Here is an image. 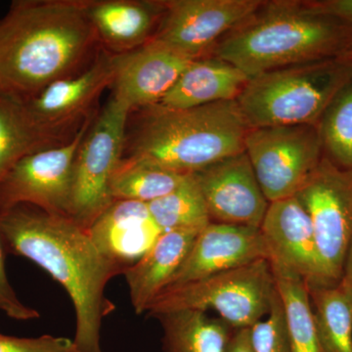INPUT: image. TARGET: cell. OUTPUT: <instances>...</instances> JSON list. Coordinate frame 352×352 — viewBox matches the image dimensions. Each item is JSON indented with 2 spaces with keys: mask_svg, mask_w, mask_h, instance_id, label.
<instances>
[{
  "mask_svg": "<svg viewBox=\"0 0 352 352\" xmlns=\"http://www.w3.org/2000/svg\"><path fill=\"white\" fill-rule=\"evenodd\" d=\"M6 243L0 231V310L15 320H32L41 317L38 310L27 307L16 295L6 268Z\"/></svg>",
  "mask_w": 352,
  "mask_h": 352,
  "instance_id": "f546056e",
  "label": "cell"
},
{
  "mask_svg": "<svg viewBox=\"0 0 352 352\" xmlns=\"http://www.w3.org/2000/svg\"><path fill=\"white\" fill-rule=\"evenodd\" d=\"M98 36L87 0H18L0 19V91L29 98L83 71Z\"/></svg>",
  "mask_w": 352,
  "mask_h": 352,
  "instance_id": "7a4b0ae2",
  "label": "cell"
},
{
  "mask_svg": "<svg viewBox=\"0 0 352 352\" xmlns=\"http://www.w3.org/2000/svg\"><path fill=\"white\" fill-rule=\"evenodd\" d=\"M317 129L326 157L352 170V78L329 104Z\"/></svg>",
  "mask_w": 352,
  "mask_h": 352,
  "instance_id": "4316f807",
  "label": "cell"
},
{
  "mask_svg": "<svg viewBox=\"0 0 352 352\" xmlns=\"http://www.w3.org/2000/svg\"><path fill=\"white\" fill-rule=\"evenodd\" d=\"M351 78L349 58L284 67L250 78L238 96V105L251 129L317 126L333 97Z\"/></svg>",
  "mask_w": 352,
  "mask_h": 352,
  "instance_id": "5b68a950",
  "label": "cell"
},
{
  "mask_svg": "<svg viewBox=\"0 0 352 352\" xmlns=\"http://www.w3.org/2000/svg\"><path fill=\"white\" fill-rule=\"evenodd\" d=\"M0 231L7 252L30 259L66 289L75 307L76 352H103L102 324L116 308L106 286L120 272L87 231L69 217L29 205L0 214Z\"/></svg>",
  "mask_w": 352,
  "mask_h": 352,
  "instance_id": "6da1fadb",
  "label": "cell"
},
{
  "mask_svg": "<svg viewBox=\"0 0 352 352\" xmlns=\"http://www.w3.org/2000/svg\"><path fill=\"white\" fill-rule=\"evenodd\" d=\"M308 292L315 326L324 351L352 352L351 296L340 283L308 287Z\"/></svg>",
  "mask_w": 352,
  "mask_h": 352,
  "instance_id": "cb8c5ba5",
  "label": "cell"
},
{
  "mask_svg": "<svg viewBox=\"0 0 352 352\" xmlns=\"http://www.w3.org/2000/svg\"><path fill=\"white\" fill-rule=\"evenodd\" d=\"M147 205L153 220L163 232L201 230L212 222L205 198L192 173L171 193Z\"/></svg>",
  "mask_w": 352,
  "mask_h": 352,
  "instance_id": "d4e9b609",
  "label": "cell"
},
{
  "mask_svg": "<svg viewBox=\"0 0 352 352\" xmlns=\"http://www.w3.org/2000/svg\"><path fill=\"white\" fill-rule=\"evenodd\" d=\"M115 54L102 53L80 73L51 83L29 98L28 110L44 131L61 142H68L89 119L102 92L112 87Z\"/></svg>",
  "mask_w": 352,
  "mask_h": 352,
  "instance_id": "7c38bea8",
  "label": "cell"
},
{
  "mask_svg": "<svg viewBox=\"0 0 352 352\" xmlns=\"http://www.w3.org/2000/svg\"><path fill=\"white\" fill-rule=\"evenodd\" d=\"M261 259L270 261V252L258 227L210 222L197 235L168 287L195 281Z\"/></svg>",
  "mask_w": 352,
  "mask_h": 352,
  "instance_id": "2e32d148",
  "label": "cell"
},
{
  "mask_svg": "<svg viewBox=\"0 0 352 352\" xmlns=\"http://www.w3.org/2000/svg\"><path fill=\"white\" fill-rule=\"evenodd\" d=\"M272 266L261 259L195 281L168 287L147 308L152 316L214 310L234 329L252 328L267 316L276 295Z\"/></svg>",
  "mask_w": 352,
  "mask_h": 352,
  "instance_id": "8992f818",
  "label": "cell"
},
{
  "mask_svg": "<svg viewBox=\"0 0 352 352\" xmlns=\"http://www.w3.org/2000/svg\"><path fill=\"white\" fill-rule=\"evenodd\" d=\"M163 328L164 352H226L235 329L207 312L178 310L155 316Z\"/></svg>",
  "mask_w": 352,
  "mask_h": 352,
  "instance_id": "7402d4cb",
  "label": "cell"
},
{
  "mask_svg": "<svg viewBox=\"0 0 352 352\" xmlns=\"http://www.w3.org/2000/svg\"><path fill=\"white\" fill-rule=\"evenodd\" d=\"M250 78L214 55L194 60L157 105L170 110L237 100Z\"/></svg>",
  "mask_w": 352,
  "mask_h": 352,
  "instance_id": "ffe728a7",
  "label": "cell"
},
{
  "mask_svg": "<svg viewBox=\"0 0 352 352\" xmlns=\"http://www.w3.org/2000/svg\"><path fill=\"white\" fill-rule=\"evenodd\" d=\"M261 0H168L152 39L197 59L252 15Z\"/></svg>",
  "mask_w": 352,
  "mask_h": 352,
  "instance_id": "8fae6325",
  "label": "cell"
},
{
  "mask_svg": "<svg viewBox=\"0 0 352 352\" xmlns=\"http://www.w3.org/2000/svg\"><path fill=\"white\" fill-rule=\"evenodd\" d=\"M295 197L314 227L326 281L339 284L352 239V170L324 156Z\"/></svg>",
  "mask_w": 352,
  "mask_h": 352,
  "instance_id": "ba28073f",
  "label": "cell"
},
{
  "mask_svg": "<svg viewBox=\"0 0 352 352\" xmlns=\"http://www.w3.org/2000/svg\"><path fill=\"white\" fill-rule=\"evenodd\" d=\"M352 54V24L319 1H263L219 39L210 54L254 76L293 65Z\"/></svg>",
  "mask_w": 352,
  "mask_h": 352,
  "instance_id": "3957f363",
  "label": "cell"
},
{
  "mask_svg": "<svg viewBox=\"0 0 352 352\" xmlns=\"http://www.w3.org/2000/svg\"><path fill=\"white\" fill-rule=\"evenodd\" d=\"M92 120H85L68 142L32 153L6 173L0 180V214L29 205L69 217L74 163Z\"/></svg>",
  "mask_w": 352,
  "mask_h": 352,
  "instance_id": "30bf717a",
  "label": "cell"
},
{
  "mask_svg": "<svg viewBox=\"0 0 352 352\" xmlns=\"http://www.w3.org/2000/svg\"><path fill=\"white\" fill-rule=\"evenodd\" d=\"M63 143L36 124L24 99L0 91V180L23 157Z\"/></svg>",
  "mask_w": 352,
  "mask_h": 352,
  "instance_id": "44dd1931",
  "label": "cell"
},
{
  "mask_svg": "<svg viewBox=\"0 0 352 352\" xmlns=\"http://www.w3.org/2000/svg\"><path fill=\"white\" fill-rule=\"evenodd\" d=\"M226 352H254L251 328L235 329Z\"/></svg>",
  "mask_w": 352,
  "mask_h": 352,
  "instance_id": "4dcf8cb0",
  "label": "cell"
},
{
  "mask_svg": "<svg viewBox=\"0 0 352 352\" xmlns=\"http://www.w3.org/2000/svg\"><path fill=\"white\" fill-rule=\"evenodd\" d=\"M87 231L97 250L120 274L138 263L163 233L147 204L129 200L113 201Z\"/></svg>",
  "mask_w": 352,
  "mask_h": 352,
  "instance_id": "e0dca14e",
  "label": "cell"
},
{
  "mask_svg": "<svg viewBox=\"0 0 352 352\" xmlns=\"http://www.w3.org/2000/svg\"><path fill=\"white\" fill-rule=\"evenodd\" d=\"M131 113L126 103L112 95L76 152L69 219L85 230L113 204L111 180L124 157Z\"/></svg>",
  "mask_w": 352,
  "mask_h": 352,
  "instance_id": "52a82bcc",
  "label": "cell"
},
{
  "mask_svg": "<svg viewBox=\"0 0 352 352\" xmlns=\"http://www.w3.org/2000/svg\"><path fill=\"white\" fill-rule=\"evenodd\" d=\"M187 175L126 161L122 157V163L111 180V195L113 201L149 204L171 193L184 182Z\"/></svg>",
  "mask_w": 352,
  "mask_h": 352,
  "instance_id": "484cf974",
  "label": "cell"
},
{
  "mask_svg": "<svg viewBox=\"0 0 352 352\" xmlns=\"http://www.w3.org/2000/svg\"><path fill=\"white\" fill-rule=\"evenodd\" d=\"M270 263L302 278L308 287L328 285L314 227L295 196L271 201L261 227Z\"/></svg>",
  "mask_w": 352,
  "mask_h": 352,
  "instance_id": "9a60e30c",
  "label": "cell"
},
{
  "mask_svg": "<svg viewBox=\"0 0 352 352\" xmlns=\"http://www.w3.org/2000/svg\"><path fill=\"white\" fill-rule=\"evenodd\" d=\"M271 266L283 305L292 352H325L315 326L307 284L280 266Z\"/></svg>",
  "mask_w": 352,
  "mask_h": 352,
  "instance_id": "603a6c76",
  "label": "cell"
},
{
  "mask_svg": "<svg viewBox=\"0 0 352 352\" xmlns=\"http://www.w3.org/2000/svg\"><path fill=\"white\" fill-rule=\"evenodd\" d=\"M212 222L261 227L270 201L245 151L192 173Z\"/></svg>",
  "mask_w": 352,
  "mask_h": 352,
  "instance_id": "4fadbf2b",
  "label": "cell"
},
{
  "mask_svg": "<svg viewBox=\"0 0 352 352\" xmlns=\"http://www.w3.org/2000/svg\"><path fill=\"white\" fill-rule=\"evenodd\" d=\"M0 352H76L74 340L44 335L17 338L0 333Z\"/></svg>",
  "mask_w": 352,
  "mask_h": 352,
  "instance_id": "f1b7e54d",
  "label": "cell"
},
{
  "mask_svg": "<svg viewBox=\"0 0 352 352\" xmlns=\"http://www.w3.org/2000/svg\"><path fill=\"white\" fill-rule=\"evenodd\" d=\"M340 285L352 298V239L351 245H349V251H347Z\"/></svg>",
  "mask_w": 352,
  "mask_h": 352,
  "instance_id": "d6a6232c",
  "label": "cell"
},
{
  "mask_svg": "<svg viewBox=\"0 0 352 352\" xmlns=\"http://www.w3.org/2000/svg\"><path fill=\"white\" fill-rule=\"evenodd\" d=\"M245 152L267 201L295 196L324 157L317 126L250 129Z\"/></svg>",
  "mask_w": 352,
  "mask_h": 352,
  "instance_id": "9c48e42d",
  "label": "cell"
},
{
  "mask_svg": "<svg viewBox=\"0 0 352 352\" xmlns=\"http://www.w3.org/2000/svg\"><path fill=\"white\" fill-rule=\"evenodd\" d=\"M201 230L178 229L159 236L138 263L124 272L136 314H142L170 284Z\"/></svg>",
  "mask_w": 352,
  "mask_h": 352,
  "instance_id": "d6986e66",
  "label": "cell"
},
{
  "mask_svg": "<svg viewBox=\"0 0 352 352\" xmlns=\"http://www.w3.org/2000/svg\"><path fill=\"white\" fill-rule=\"evenodd\" d=\"M87 10L99 41L113 50V54H122L152 39L164 4L140 0H87Z\"/></svg>",
  "mask_w": 352,
  "mask_h": 352,
  "instance_id": "ac0fdd59",
  "label": "cell"
},
{
  "mask_svg": "<svg viewBox=\"0 0 352 352\" xmlns=\"http://www.w3.org/2000/svg\"><path fill=\"white\" fill-rule=\"evenodd\" d=\"M250 129L237 100L183 110L153 106L126 129L124 160L190 175L245 151Z\"/></svg>",
  "mask_w": 352,
  "mask_h": 352,
  "instance_id": "277c9868",
  "label": "cell"
},
{
  "mask_svg": "<svg viewBox=\"0 0 352 352\" xmlns=\"http://www.w3.org/2000/svg\"><path fill=\"white\" fill-rule=\"evenodd\" d=\"M320 4L327 12L352 24V0H326ZM349 59L352 60V54Z\"/></svg>",
  "mask_w": 352,
  "mask_h": 352,
  "instance_id": "1f68e13d",
  "label": "cell"
},
{
  "mask_svg": "<svg viewBox=\"0 0 352 352\" xmlns=\"http://www.w3.org/2000/svg\"><path fill=\"white\" fill-rule=\"evenodd\" d=\"M194 60L155 39L115 54L113 95L131 111L156 106Z\"/></svg>",
  "mask_w": 352,
  "mask_h": 352,
  "instance_id": "5bb4252c",
  "label": "cell"
},
{
  "mask_svg": "<svg viewBox=\"0 0 352 352\" xmlns=\"http://www.w3.org/2000/svg\"><path fill=\"white\" fill-rule=\"evenodd\" d=\"M254 352H292L283 305L278 291L265 319L251 328Z\"/></svg>",
  "mask_w": 352,
  "mask_h": 352,
  "instance_id": "83f0119b",
  "label": "cell"
}]
</instances>
